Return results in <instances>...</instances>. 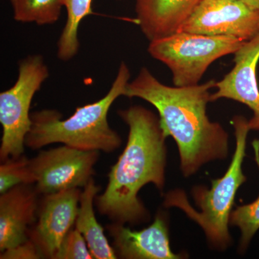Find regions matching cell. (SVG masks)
<instances>
[{
	"mask_svg": "<svg viewBox=\"0 0 259 259\" xmlns=\"http://www.w3.org/2000/svg\"><path fill=\"white\" fill-rule=\"evenodd\" d=\"M100 191L94 178L83 187L80 197L79 212L74 227L86 240L89 249L95 259L117 258L115 250L105 235V228L97 221L94 204Z\"/></svg>",
	"mask_w": 259,
	"mask_h": 259,
	"instance_id": "obj_14",
	"label": "cell"
},
{
	"mask_svg": "<svg viewBox=\"0 0 259 259\" xmlns=\"http://www.w3.org/2000/svg\"><path fill=\"white\" fill-rule=\"evenodd\" d=\"M40 194L35 185L15 186L0 196V252L28 241L36 222Z\"/></svg>",
	"mask_w": 259,
	"mask_h": 259,
	"instance_id": "obj_12",
	"label": "cell"
},
{
	"mask_svg": "<svg viewBox=\"0 0 259 259\" xmlns=\"http://www.w3.org/2000/svg\"><path fill=\"white\" fill-rule=\"evenodd\" d=\"M150 42L148 53L169 68L175 86L188 87L198 84L214 61L235 54L245 41L236 37L177 31Z\"/></svg>",
	"mask_w": 259,
	"mask_h": 259,
	"instance_id": "obj_5",
	"label": "cell"
},
{
	"mask_svg": "<svg viewBox=\"0 0 259 259\" xmlns=\"http://www.w3.org/2000/svg\"><path fill=\"white\" fill-rule=\"evenodd\" d=\"M15 21L53 25L59 20L63 6L61 0H10Z\"/></svg>",
	"mask_w": 259,
	"mask_h": 259,
	"instance_id": "obj_16",
	"label": "cell"
},
{
	"mask_svg": "<svg viewBox=\"0 0 259 259\" xmlns=\"http://www.w3.org/2000/svg\"><path fill=\"white\" fill-rule=\"evenodd\" d=\"M35 178L30 165V158L25 155L10 158L0 165V193L3 194L15 186L35 185Z\"/></svg>",
	"mask_w": 259,
	"mask_h": 259,
	"instance_id": "obj_17",
	"label": "cell"
},
{
	"mask_svg": "<svg viewBox=\"0 0 259 259\" xmlns=\"http://www.w3.org/2000/svg\"><path fill=\"white\" fill-rule=\"evenodd\" d=\"M130 78L128 66L122 61L107 95L98 101L77 107L66 120L56 110L32 112L25 147L37 150L48 145L62 144L82 151L114 152L120 147L122 139L110 127L107 116L114 102L125 96Z\"/></svg>",
	"mask_w": 259,
	"mask_h": 259,
	"instance_id": "obj_3",
	"label": "cell"
},
{
	"mask_svg": "<svg viewBox=\"0 0 259 259\" xmlns=\"http://www.w3.org/2000/svg\"><path fill=\"white\" fill-rule=\"evenodd\" d=\"M177 31L247 41L259 34V11L239 0H202Z\"/></svg>",
	"mask_w": 259,
	"mask_h": 259,
	"instance_id": "obj_8",
	"label": "cell"
},
{
	"mask_svg": "<svg viewBox=\"0 0 259 259\" xmlns=\"http://www.w3.org/2000/svg\"><path fill=\"white\" fill-rule=\"evenodd\" d=\"M94 258L86 240L75 227L70 230L54 259Z\"/></svg>",
	"mask_w": 259,
	"mask_h": 259,
	"instance_id": "obj_19",
	"label": "cell"
},
{
	"mask_svg": "<svg viewBox=\"0 0 259 259\" xmlns=\"http://www.w3.org/2000/svg\"><path fill=\"white\" fill-rule=\"evenodd\" d=\"M202 0H136L138 25L150 41L175 33Z\"/></svg>",
	"mask_w": 259,
	"mask_h": 259,
	"instance_id": "obj_13",
	"label": "cell"
},
{
	"mask_svg": "<svg viewBox=\"0 0 259 259\" xmlns=\"http://www.w3.org/2000/svg\"><path fill=\"white\" fill-rule=\"evenodd\" d=\"M81 192L80 188H72L40 197L36 222L28 236L44 258H54L63 240L74 228Z\"/></svg>",
	"mask_w": 259,
	"mask_h": 259,
	"instance_id": "obj_9",
	"label": "cell"
},
{
	"mask_svg": "<svg viewBox=\"0 0 259 259\" xmlns=\"http://www.w3.org/2000/svg\"><path fill=\"white\" fill-rule=\"evenodd\" d=\"M1 259H36L44 258L40 250L35 243L29 239L23 244L15 247L13 249L2 252Z\"/></svg>",
	"mask_w": 259,
	"mask_h": 259,
	"instance_id": "obj_20",
	"label": "cell"
},
{
	"mask_svg": "<svg viewBox=\"0 0 259 259\" xmlns=\"http://www.w3.org/2000/svg\"><path fill=\"white\" fill-rule=\"evenodd\" d=\"M112 239L117 258L125 259H178L170 247L168 224L158 213L154 222L141 231H133L125 225L112 222L105 227Z\"/></svg>",
	"mask_w": 259,
	"mask_h": 259,
	"instance_id": "obj_11",
	"label": "cell"
},
{
	"mask_svg": "<svg viewBox=\"0 0 259 259\" xmlns=\"http://www.w3.org/2000/svg\"><path fill=\"white\" fill-rule=\"evenodd\" d=\"M215 84L211 80L200 85L172 88L160 82L144 67L126 88L125 97L142 99L158 110L165 136L173 138L178 146L185 177L192 176L209 162L228 156V134L207 115L209 90Z\"/></svg>",
	"mask_w": 259,
	"mask_h": 259,
	"instance_id": "obj_1",
	"label": "cell"
},
{
	"mask_svg": "<svg viewBox=\"0 0 259 259\" xmlns=\"http://www.w3.org/2000/svg\"><path fill=\"white\" fill-rule=\"evenodd\" d=\"M236 139V147L231 164L221 178L212 181L210 189L198 186L192 190L196 204L200 211L193 208L183 191L176 190L168 192L164 197L163 205L182 209L190 219L203 229L207 239L215 248L226 249L231 243L228 224L234 205L237 191L246 177L242 166L245 156L248 121L242 116L233 119Z\"/></svg>",
	"mask_w": 259,
	"mask_h": 259,
	"instance_id": "obj_4",
	"label": "cell"
},
{
	"mask_svg": "<svg viewBox=\"0 0 259 259\" xmlns=\"http://www.w3.org/2000/svg\"><path fill=\"white\" fill-rule=\"evenodd\" d=\"M129 127L125 149L111 166L108 183L95 200L97 211L113 223L140 225L150 214L138 194L147 184L163 190L166 165V136L159 118L139 105L117 111Z\"/></svg>",
	"mask_w": 259,
	"mask_h": 259,
	"instance_id": "obj_2",
	"label": "cell"
},
{
	"mask_svg": "<svg viewBox=\"0 0 259 259\" xmlns=\"http://www.w3.org/2000/svg\"><path fill=\"white\" fill-rule=\"evenodd\" d=\"M118 1H122V0H118Z\"/></svg>",
	"mask_w": 259,
	"mask_h": 259,
	"instance_id": "obj_22",
	"label": "cell"
},
{
	"mask_svg": "<svg viewBox=\"0 0 259 259\" xmlns=\"http://www.w3.org/2000/svg\"><path fill=\"white\" fill-rule=\"evenodd\" d=\"M99 157L100 151H82L65 145L40 151L30 158L35 188L40 195L83 188L95 175Z\"/></svg>",
	"mask_w": 259,
	"mask_h": 259,
	"instance_id": "obj_7",
	"label": "cell"
},
{
	"mask_svg": "<svg viewBox=\"0 0 259 259\" xmlns=\"http://www.w3.org/2000/svg\"><path fill=\"white\" fill-rule=\"evenodd\" d=\"M230 223L241 230V250L246 249L259 229V196L251 203L239 206L232 211Z\"/></svg>",
	"mask_w": 259,
	"mask_h": 259,
	"instance_id": "obj_18",
	"label": "cell"
},
{
	"mask_svg": "<svg viewBox=\"0 0 259 259\" xmlns=\"http://www.w3.org/2000/svg\"><path fill=\"white\" fill-rule=\"evenodd\" d=\"M252 10L259 11V0H239Z\"/></svg>",
	"mask_w": 259,
	"mask_h": 259,
	"instance_id": "obj_21",
	"label": "cell"
},
{
	"mask_svg": "<svg viewBox=\"0 0 259 259\" xmlns=\"http://www.w3.org/2000/svg\"><path fill=\"white\" fill-rule=\"evenodd\" d=\"M93 0H61L67 12V20L57 42V56L59 60L69 61L79 50L78 32L83 18L93 13Z\"/></svg>",
	"mask_w": 259,
	"mask_h": 259,
	"instance_id": "obj_15",
	"label": "cell"
},
{
	"mask_svg": "<svg viewBox=\"0 0 259 259\" xmlns=\"http://www.w3.org/2000/svg\"><path fill=\"white\" fill-rule=\"evenodd\" d=\"M49 76V68L42 56H28L19 62L15 84L0 93L1 162L24 154L25 138L32 124L30 109L32 99Z\"/></svg>",
	"mask_w": 259,
	"mask_h": 259,
	"instance_id": "obj_6",
	"label": "cell"
},
{
	"mask_svg": "<svg viewBox=\"0 0 259 259\" xmlns=\"http://www.w3.org/2000/svg\"><path fill=\"white\" fill-rule=\"evenodd\" d=\"M235 66L221 81L210 101L230 99L247 105L253 112L248 121L250 130L259 131V89L256 68L259 61V34L247 40L235 53Z\"/></svg>",
	"mask_w": 259,
	"mask_h": 259,
	"instance_id": "obj_10",
	"label": "cell"
}]
</instances>
